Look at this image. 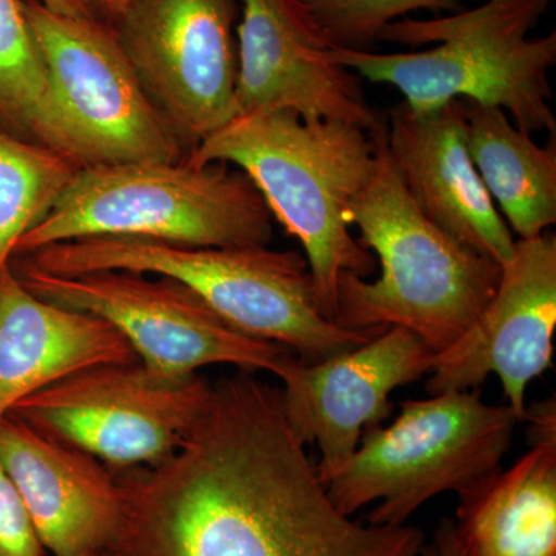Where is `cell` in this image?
Here are the masks:
<instances>
[{
	"mask_svg": "<svg viewBox=\"0 0 556 556\" xmlns=\"http://www.w3.org/2000/svg\"><path fill=\"white\" fill-rule=\"evenodd\" d=\"M101 556H422L412 525H371L332 503L280 390L241 372L219 383L170 456L119 477Z\"/></svg>",
	"mask_w": 556,
	"mask_h": 556,
	"instance_id": "1",
	"label": "cell"
},
{
	"mask_svg": "<svg viewBox=\"0 0 556 556\" xmlns=\"http://www.w3.org/2000/svg\"><path fill=\"white\" fill-rule=\"evenodd\" d=\"M376 130L303 119L291 110L240 113L186 155L199 166L226 163L248 175L273 218L305 249L318 308L332 321L340 276L368 278L378 269L348 219L375 169Z\"/></svg>",
	"mask_w": 556,
	"mask_h": 556,
	"instance_id": "2",
	"label": "cell"
},
{
	"mask_svg": "<svg viewBox=\"0 0 556 556\" xmlns=\"http://www.w3.org/2000/svg\"><path fill=\"white\" fill-rule=\"evenodd\" d=\"M554 0H482L437 20L391 22L378 40L413 51L379 53L340 49L332 58L358 78L387 84L404 94L413 113L455 100L503 109L526 134H556L551 70L556 33L530 36Z\"/></svg>",
	"mask_w": 556,
	"mask_h": 556,
	"instance_id": "3",
	"label": "cell"
},
{
	"mask_svg": "<svg viewBox=\"0 0 556 556\" xmlns=\"http://www.w3.org/2000/svg\"><path fill=\"white\" fill-rule=\"evenodd\" d=\"M376 141L375 169L348 219L361 232L362 247L375 255L379 277L340 276L336 324L353 331L405 328L439 354L477 320L503 270L420 211L388 155L386 121Z\"/></svg>",
	"mask_w": 556,
	"mask_h": 556,
	"instance_id": "4",
	"label": "cell"
},
{
	"mask_svg": "<svg viewBox=\"0 0 556 556\" xmlns=\"http://www.w3.org/2000/svg\"><path fill=\"white\" fill-rule=\"evenodd\" d=\"M20 257L60 276L130 270L174 278L237 331L287 348L308 364L379 334L353 331L325 317L305 255L276 251L268 244L203 248L137 237H97L53 244Z\"/></svg>",
	"mask_w": 556,
	"mask_h": 556,
	"instance_id": "5",
	"label": "cell"
},
{
	"mask_svg": "<svg viewBox=\"0 0 556 556\" xmlns=\"http://www.w3.org/2000/svg\"><path fill=\"white\" fill-rule=\"evenodd\" d=\"M273 215L247 174L226 163H123L80 167L13 257L67 241L137 237L230 248L269 244Z\"/></svg>",
	"mask_w": 556,
	"mask_h": 556,
	"instance_id": "6",
	"label": "cell"
},
{
	"mask_svg": "<svg viewBox=\"0 0 556 556\" xmlns=\"http://www.w3.org/2000/svg\"><path fill=\"white\" fill-rule=\"evenodd\" d=\"M401 408L324 482L343 514L378 503L368 522L407 525L434 496L460 495L501 470L519 422L507 405L486 404L479 388L409 399Z\"/></svg>",
	"mask_w": 556,
	"mask_h": 556,
	"instance_id": "7",
	"label": "cell"
},
{
	"mask_svg": "<svg viewBox=\"0 0 556 556\" xmlns=\"http://www.w3.org/2000/svg\"><path fill=\"white\" fill-rule=\"evenodd\" d=\"M24 10L80 167L185 159L112 24L62 16L35 0H24Z\"/></svg>",
	"mask_w": 556,
	"mask_h": 556,
	"instance_id": "8",
	"label": "cell"
},
{
	"mask_svg": "<svg viewBox=\"0 0 556 556\" xmlns=\"http://www.w3.org/2000/svg\"><path fill=\"white\" fill-rule=\"evenodd\" d=\"M10 266L38 298L108 320L129 342L138 361L161 378H189L211 365L274 375L292 354L237 331L174 278L130 270L60 276L21 257L11 258Z\"/></svg>",
	"mask_w": 556,
	"mask_h": 556,
	"instance_id": "9",
	"label": "cell"
},
{
	"mask_svg": "<svg viewBox=\"0 0 556 556\" xmlns=\"http://www.w3.org/2000/svg\"><path fill=\"white\" fill-rule=\"evenodd\" d=\"M212 388L199 372L166 379L139 361L97 365L22 399L10 415L121 471L170 456L200 419Z\"/></svg>",
	"mask_w": 556,
	"mask_h": 556,
	"instance_id": "10",
	"label": "cell"
},
{
	"mask_svg": "<svg viewBox=\"0 0 556 556\" xmlns=\"http://www.w3.org/2000/svg\"><path fill=\"white\" fill-rule=\"evenodd\" d=\"M240 0H135L116 35L186 155L237 115Z\"/></svg>",
	"mask_w": 556,
	"mask_h": 556,
	"instance_id": "11",
	"label": "cell"
},
{
	"mask_svg": "<svg viewBox=\"0 0 556 556\" xmlns=\"http://www.w3.org/2000/svg\"><path fill=\"white\" fill-rule=\"evenodd\" d=\"M437 356L415 332L393 327L325 361L308 364L289 354L281 362L274 372L283 382L281 409L295 438L317 445L321 482L393 413L391 393L430 375Z\"/></svg>",
	"mask_w": 556,
	"mask_h": 556,
	"instance_id": "12",
	"label": "cell"
},
{
	"mask_svg": "<svg viewBox=\"0 0 556 556\" xmlns=\"http://www.w3.org/2000/svg\"><path fill=\"white\" fill-rule=\"evenodd\" d=\"M495 295L477 320L438 354L428 394L475 390L495 375L507 407L527 415V388L552 367L556 328V237L517 240Z\"/></svg>",
	"mask_w": 556,
	"mask_h": 556,
	"instance_id": "13",
	"label": "cell"
},
{
	"mask_svg": "<svg viewBox=\"0 0 556 556\" xmlns=\"http://www.w3.org/2000/svg\"><path fill=\"white\" fill-rule=\"evenodd\" d=\"M237 49V115L291 110L367 131L383 123L361 78L332 58L305 0H240Z\"/></svg>",
	"mask_w": 556,
	"mask_h": 556,
	"instance_id": "14",
	"label": "cell"
},
{
	"mask_svg": "<svg viewBox=\"0 0 556 556\" xmlns=\"http://www.w3.org/2000/svg\"><path fill=\"white\" fill-rule=\"evenodd\" d=\"M388 155L420 211L464 247L503 266L514 232L468 152L459 101L427 113L402 102L386 121Z\"/></svg>",
	"mask_w": 556,
	"mask_h": 556,
	"instance_id": "15",
	"label": "cell"
},
{
	"mask_svg": "<svg viewBox=\"0 0 556 556\" xmlns=\"http://www.w3.org/2000/svg\"><path fill=\"white\" fill-rule=\"evenodd\" d=\"M0 463L53 556H101L121 515L115 473L100 459L28 426L0 419Z\"/></svg>",
	"mask_w": 556,
	"mask_h": 556,
	"instance_id": "16",
	"label": "cell"
},
{
	"mask_svg": "<svg viewBox=\"0 0 556 556\" xmlns=\"http://www.w3.org/2000/svg\"><path fill=\"white\" fill-rule=\"evenodd\" d=\"M118 329L94 314L33 294L7 266L0 276V419L36 391L80 369L135 364Z\"/></svg>",
	"mask_w": 556,
	"mask_h": 556,
	"instance_id": "17",
	"label": "cell"
},
{
	"mask_svg": "<svg viewBox=\"0 0 556 556\" xmlns=\"http://www.w3.org/2000/svg\"><path fill=\"white\" fill-rule=\"evenodd\" d=\"M529 452L460 493L457 556H556V405L527 408Z\"/></svg>",
	"mask_w": 556,
	"mask_h": 556,
	"instance_id": "18",
	"label": "cell"
},
{
	"mask_svg": "<svg viewBox=\"0 0 556 556\" xmlns=\"http://www.w3.org/2000/svg\"><path fill=\"white\" fill-rule=\"evenodd\" d=\"M459 101L468 152L497 211L518 240L556 223V146H538L503 109Z\"/></svg>",
	"mask_w": 556,
	"mask_h": 556,
	"instance_id": "19",
	"label": "cell"
},
{
	"mask_svg": "<svg viewBox=\"0 0 556 556\" xmlns=\"http://www.w3.org/2000/svg\"><path fill=\"white\" fill-rule=\"evenodd\" d=\"M0 130L73 159L24 0H0Z\"/></svg>",
	"mask_w": 556,
	"mask_h": 556,
	"instance_id": "20",
	"label": "cell"
},
{
	"mask_svg": "<svg viewBox=\"0 0 556 556\" xmlns=\"http://www.w3.org/2000/svg\"><path fill=\"white\" fill-rule=\"evenodd\" d=\"M79 169L60 150L0 130V276L17 241L46 218Z\"/></svg>",
	"mask_w": 556,
	"mask_h": 556,
	"instance_id": "21",
	"label": "cell"
},
{
	"mask_svg": "<svg viewBox=\"0 0 556 556\" xmlns=\"http://www.w3.org/2000/svg\"><path fill=\"white\" fill-rule=\"evenodd\" d=\"M329 42L340 49L371 50L386 25L415 11H455L460 0H305Z\"/></svg>",
	"mask_w": 556,
	"mask_h": 556,
	"instance_id": "22",
	"label": "cell"
},
{
	"mask_svg": "<svg viewBox=\"0 0 556 556\" xmlns=\"http://www.w3.org/2000/svg\"><path fill=\"white\" fill-rule=\"evenodd\" d=\"M0 556H46L24 501L0 463Z\"/></svg>",
	"mask_w": 556,
	"mask_h": 556,
	"instance_id": "23",
	"label": "cell"
},
{
	"mask_svg": "<svg viewBox=\"0 0 556 556\" xmlns=\"http://www.w3.org/2000/svg\"><path fill=\"white\" fill-rule=\"evenodd\" d=\"M422 556H457L453 519H442L441 525L437 527L433 540L424 546Z\"/></svg>",
	"mask_w": 556,
	"mask_h": 556,
	"instance_id": "24",
	"label": "cell"
},
{
	"mask_svg": "<svg viewBox=\"0 0 556 556\" xmlns=\"http://www.w3.org/2000/svg\"><path fill=\"white\" fill-rule=\"evenodd\" d=\"M53 13L68 17H100L91 0H35Z\"/></svg>",
	"mask_w": 556,
	"mask_h": 556,
	"instance_id": "25",
	"label": "cell"
},
{
	"mask_svg": "<svg viewBox=\"0 0 556 556\" xmlns=\"http://www.w3.org/2000/svg\"><path fill=\"white\" fill-rule=\"evenodd\" d=\"M135 0H91L98 16L108 17L110 22H116L130 9Z\"/></svg>",
	"mask_w": 556,
	"mask_h": 556,
	"instance_id": "26",
	"label": "cell"
}]
</instances>
